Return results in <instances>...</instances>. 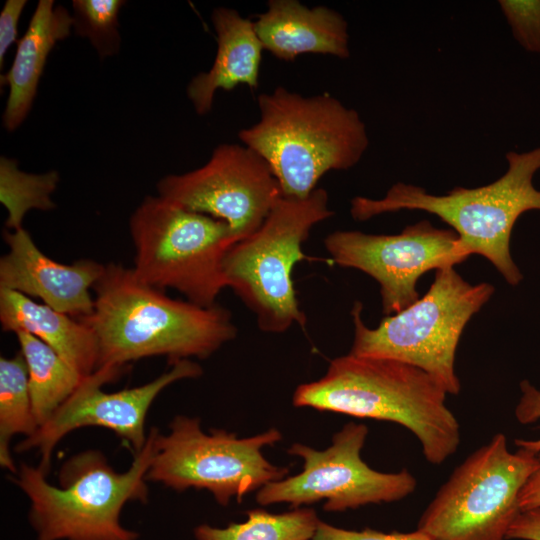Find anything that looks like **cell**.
Here are the masks:
<instances>
[{
  "label": "cell",
  "instance_id": "obj_1",
  "mask_svg": "<svg viewBox=\"0 0 540 540\" xmlns=\"http://www.w3.org/2000/svg\"><path fill=\"white\" fill-rule=\"evenodd\" d=\"M93 291V311L79 320L95 333L98 367L124 368L152 356H165L170 364L206 359L237 336L227 308L173 299L142 281L133 268L105 265Z\"/></svg>",
  "mask_w": 540,
  "mask_h": 540
},
{
  "label": "cell",
  "instance_id": "obj_2",
  "mask_svg": "<svg viewBox=\"0 0 540 540\" xmlns=\"http://www.w3.org/2000/svg\"><path fill=\"white\" fill-rule=\"evenodd\" d=\"M447 395L417 367L348 353L332 359L320 379L300 384L292 403L402 425L416 436L425 459L440 465L460 443L459 422L446 405Z\"/></svg>",
  "mask_w": 540,
  "mask_h": 540
},
{
  "label": "cell",
  "instance_id": "obj_3",
  "mask_svg": "<svg viewBox=\"0 0 540 540\" xmlns=\"http://www.w3.org/2000/svg\"><path fill=\"white\" fill-rule=\"evenodd\" d=\"M257 102L259 120L238 137L266 161L282 196H308L327 172L352 168L368 149L359 113L327 92L306 97L279 86Z\"/></svg>",
  "mask_w": 540,
  "mask_h": 540
},
{
  "label": "cell",
  "instance_id": "obj_4",
  "mask_svg": "<svg viewBox=\"0 0 540 540\" xmlns=\"http://www.w3.org/2000/svg\"><path fill=\"white\" fill-rule=\"evenodd\" d=\"M506 160V172L488 185L455 187L445 195H434L422 187L397 182L380 199L354 197L350 214L359 222L401 210L436 215L456 232L469 256L485 257L508 284L516 286L523 275L511 256L510 239L523 213L540 210V190L533 185L540 169V147L508 152Z\"/></svg>",
  "mask_w": 540,
  "mask_h": 540
},
{
  "label": "cell",
  "instance_id": "obj_5",
  "mask_svg": "<svg viewBox=\"0 0 540 540\" xmlns=\"http://www.w3.org/2000/svg\"><path fill=\"white\" fill-rule=\"evenodd\" d=\"M157 432L149 430L125 472H116L100 451L87 450L63 463L54 486L39 467L22 463L12 479L31 502L37 540H136L139 534L120 524V513L127 502L148 501Z\"/></svg>",
  "mask_w": 540,
  "mask_h": 540
},
{
  "label": "cell",
  "instance_id": "obj_6",
  "mask_svg": "<svg viewBox=\"0 0 540 540\" xmlns=\"http://www.w3.org/2000/svg\"><path fill=\"white\" fill-rule=\"evenodd\" d=\"M495 291L489 283L470 284L454 267L436 271L422 298L384 317L375 328L362 320V304L351 310L354 339L350 354L400 361L425 371L447 394L460 391L456 350L463 330Z\"/></svg>",
  "mask_w": 540,
  "mask_h": 540
},
{
  "label": "cell",
  "instance_id": "obj_7",
  "mask_svg": "<svg viewBox=\"0 0 540 540\" xmlns=\"http://www.w3.org/2000/svg\"><path fill=\"white\" fill-rule=\"evenodd\" d=\"M328 201L323 188L304 198L281 196L259 229L225 254L226 287L255 315L263 332L283 333L306 323L292 274L298 262L309 259L302 246L312 228L334 215Z\"/></svg>",
  "mask_w": 540,
  "mask_h": 540
},
{
  "label": "cell",
  "instance_id": "obj_8",
  "mask_svg": "<svg viewBox=\"0 0 540 540\" xmlns=\"http://www.w3.org/2000/svg\"><path fill=\"white\" fill-rule=\"evenodd\" d=\"M134 272L145 283L172 288L211 307L226 287L223 259L237 242L224 221L147 196L130 218Z\"/></svg>",
  "mask_w": 540,
  "mask_h": 540
},
{
  "label": "cell",
  "instance_id": "obj_9",
  "mask_svg": "<svg viewBox=\"0 0 540 540\" xmlns=\"http://www.w3.org/2000/svg\"><path fill=\"white\" fill-rule=\"evenodd\" d=\"M537 466V454L511 452L505 434H495L454 469L417 529L433 540H507L520 492Z\"/></svg>",
  "mask_w": 540,
  "mask_h": 540
},
{
  "label": "cell",
  "instance_id": "obj_10",
  "mask_svg": "<svg viewBox=\"0 0 540 540\" xmlns=\"http://www.w3.org/2000/svg\"><path fill=\"white\" fill-rule=\"evenodd\" d=\"M169 428L166 435L156 434L147 481L176 491L206 489L226 506L232 498L241 502L247 494L289 473L287 467L272 464L262 453L264 447L282 439L276 428L247 438L223 429L207 434L198 418L184 415L174 417Z\"/></svg>",
  "mask_w": 540,
  "mask_h": 540
},
{
  "label": "cell",
  "instance_id": "obj_11",
  "mask_svg": "<svg viewBox=\"0 0 540 540\" xmlns=\"http://www.w3.org/2000/svg\"><path fill=\"white\" fill-rule=\"evenodd\" d=\"M367 435L365 424L349 422L333 435L331 445L323 451L293 444L287 452L303 459V470L263 486L256 501L264 506L289 503L299 508L325 500V511L342 512L398 501L413 493L417 480L408 470L380 472L362 460Z\"/></svg>",
  "mask_w": 540,
  "mask_h": 540
},
{
  "label": "cell",
  "instance_id": "obj_12",
  "mask_svg": "<svg viewBox=\"0 0 540 540\" xmlns=\"http://www.w3.org/2000/svg\"><path fill=\"white\" fill-rule=\"evenodd\" d=\"M324 247L337 265L358 269L378 282L386 316L420 298L417 283L423 274L454 267L469 257L454 230L437 228L428 220L394 235L334 231L325 237Z\"/></svg>",
  "mask_w": 540,
  "mask_h": 540
},
{
  "label": "cell",
  "instance_id": "obj_13",
  "mask_svg": "<svg viewBox=\"0 0 540 540\" xmlns=\"http://www.w3.org/2000/svg\"><path fill=\"white\" fill-rule=\"evenodd\" d=\"M157 190L180 207L224 221L237 241L257 231L282 196L266 161L239 144L217 146L205 165L162 178Z\"/></svg>",
  "mask_w": 540,
  "mask_h": 540
},
{
  "label": "cell",
  "instance_id": "obj_14",
  "mask_svg": "<svg viewBox=\"0 0 540 540\" xmlns=\"http://www.w3.org/2000/svg\"><path fill=\"white\" fill-rule=\"evenodd\" d=\"M123 370L101 366L85 376L48 421L17 444L15 450L24 452L37 449L41 455L39 468L47 475L53 450L65 435L81 427L99 426L113 431L136 454L146 443V416L159 393L178 380L197 378L203 373L199 364L185 359L172 364L169 371L146 384L105 392L102 387L115 381Z\"/></svg>",
  "mask_w": 540,
  "mask_h": 540
},
{
  "label": "cell",
  "instance_id": "obj_15",
  "mask_svg": "<svg viewBox=\"0 0 540 540\" xmlns=\"http://www.w3.org/2000/svg\"><path fill=\"white\" fill-rule=\"evenodd\" d=\"M9 251L0 259V288L37 297L43 304L76 319L89 316L94 308L90 290L105 265L80 259L59 263L46 256L23 228L3 231Z\"/></svg>",
  "mask_w": 540,
  "mask_h": 540
},
{
  "label": "cell",
  "instance_id": "obj_16",
  "mask_svg": "<svg viewBox=\"0 0 540 540\" xmlns=\"http://www.w3.org/2000/svg\"><path fill=\"white\" fill-rule=\"evenodd\" d=\"M254 27L264 50L283 61L302 54L350 56L347 21L326 6L309 8L297 0H270Z\"/></svg>",
  "mask_w": 540,
  "mask_h": 540
},
{
  "label": "cell",
  "instance_id": "obj_17",
  "mask_svg": "<svg viewBox=\"0 0 540 540\" xmlns=\"http://www.w3.org/2000/svg\"><path fill=\"white\" fill-rule=\"evenodd\" d=\"M217 35V53L209 71L199 73L189 82L187 95L199 115L211 109L218 89L226 91L244 84L250 89L259 85L263 45L254 21L238 11L218 7L211 15Z\"/></svg>",
  "mask_w": 540,
  "mask_h": 540
},
{
  "label": "cell",
  "instance_id": "obj_18",
  "mask_svg": "<svg viewBox=\"0 0 540 540\" xmlns=\"http://www.w3.org/2000/svg\"><path fill=\"white\" fill-rule=\"evenodd\" d=\"M73 16L53 0H40L25 34L17 43L10 69L1 75V86L9 87L3 113L6 130L14 131L27 117L37 94L48 55L60 40L69 36Z\"/></svg>",
  "mask_w": 540,
  "mask_h": 540
},
{
  "label": "cell",
  "instance_id": "obj_19",
  "mask_svg": "<svg viewBox=\"0 0 540 540\" xmlns=\"http://www.w3.org/2000/svg\"><path fill=\"white\" fill-rule=\"evenodd\" d=\"M0 322L5 332L23 331L40 339L83 376L98 367L97 338L79 319L0 288Z\"/></svg>",
  "mask_w": 540,
  "mask_h": 540
},
{
  "label": "cell",
  "instance_id": "obj_20",
  "mask_svg": "<svg viewBox=\"0 0 540 540\" xmlns=\"http://www.w3.org/2000/svg\"><path fill=\"white\" fill-rule=\"evenodd\" d=\"M15 335L26 362L33 411L40 427L74 393L85 376L35 336L23 331Z\"/></svg>",
  "mask_w": 540,
  "mask_h": 540
},
{
  "label": "cell",
  "instance_id": "obj_21",
  "mask_svg": "<svg viewBox=\"0 0 540 540\" xmlns=\"http://www.w3.org/2000/svg\"><path fill=\"white\" fill-rule=\"evenodd\" d=\"M38 424L34 415L25 359L19 352L0 358V465L16 474L10 441L13 436L33 435Z\"/></svg>",
  "mask_w": 540,
  "mask_h": 540
},
{
  "label": "cell",
  "instance_id": "obj_22",
  "mask_svg": "<svg viewBox=\"0 0 540 540\" xmlns=\"http://www.w3.org/2000/svg\"><path fill=\"white\" fill-rule=\"evenodd\" d=\"M317 513L310 508L270 513L264 509L247 511V519L224 528L199 525L196 540H311L319 525Z\"/></svg>",
  "mask_w": 540,
  "mask_h": 540
},
{
  "label": "cell",
  "instance_id": "obj_23",
  "mask_svg": "<svg viewBox=\"0 0 540 540\" xmlns=\"http://www.w3.org/2000/svg\"><path fill=\"white\" fill-rule=\"evenodd\" d=\"M58 181L59 175L56 171L41 175L27 174L17 169L14 160L1 157L0 200L8 211L5 228H21L23 217L30 209H52L55 205L50 195L56 189Z\"/></svg>",
  "mask_w": 540,
  "mask_h": 540
},
{
  "label": "cell",
  "instance_id": "obj_24",
  "mask_svg": "<svg viewBox=\"0 0 540 540\" xmlns=\"http://www.w3.org/2000/svg\"><path fill=\"white\" fill-rule=\"evenodd\" d=\"M122 0H74L73 20L77 35L86 37L99 56L117 53L120 46L118 15Z\"/></svg>",
  "mask_w": 540,
  "mask_h": 540
},
{
  "label": "cell",
  "instance_id": "obj_25",
  "mask_svg": "<svg viewBox=\"0 0 540 540\" xmlns=\"http://www.w3.org/2000/svg\"><path fill=\"white\" fill-rule=\"evenodd\" d=\"M514 39L527 52L540 54V0H500Z\"/></svg>",
  "mask_w": 540,
  "mask_h": 540
},
{
  "label": "cell",
  "instance_id": "obj_26",
  "mask_svg": "<svg viewBox=\"0 0 540 540\" xmlns=\"http://www.w3.org/2000/svg\"><path fill=\"white\" fill-rule=\"evenodd\" d=\"M311 540H433L420 530L385 533L370 528L360 531L338 528L320 521Z\"/></svg>",
  "mask_w": 540,
  "mask_h": 540
},
{
  "label": "cell",
  "instance_id": "obj_27",
  "mask_svg": "<svg viewBox=\"0 0 540 540\" xmlns=\"http://www.w3.org/2000/svg\"><path fill=\"white\" fill-rule=\"evenodd\" d=\"M521 397L515 408V417L521 424L540 420V390L528 380L520 382ZM515 445L534 454L540 453L539 439H516Z\"/></svg>",
  "mask_w": 540,
  "mask_h": 540
},
{
  "label": "cell",
  "instance_id": "obj_28",
  "mask_svg": "<svg viewBox=\"0 0 540 540\" xmlns=\"http://www.w3.org/2000/svg\"><path fill=\"white\" fill-rule=\"evenodd\" d=\"M26 0H7L0 13V67H3L9 47L17 39L18 21Z\"/></svg>",
  "mask_w": 540,
  "mask_h": 540
},
{
  "label": "cell",
  "instance_id": "obj_29",
  "mask_svg": "<svg viewBox=\"0 0 540 540\" xmlns=\"http://www.w3.org/2000/svg\"><path fill=\"white\" fill-rule=\"evenodd\" d=\"M507 540H540V507L520 511L509 527Z\"/></svg>",
  "mask_w": 540,
  "mask_h": 540
},
{
  "label": "cell",
  "instance_id": "obj_30",
  "mask_svg": "<svg viewBox=\"0 0 540 540\" xmlns=\"http://www.w3.org/2000/svg\"><path fill=\"white\" fill-rule=\"evenodd\" d=\"M538 466L525 483L519 495L520 510L540 507V453L537 454Z\"/></svg>",
  "mask_w": 540,
  "mask_h": 540
}]
</instances>
